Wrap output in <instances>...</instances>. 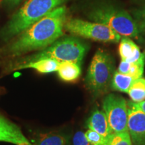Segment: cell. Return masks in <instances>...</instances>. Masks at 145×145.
<instances>
[{
    "label": "cell",
    "mask_w": 145,
    "mask_h": 145,
    "mask_svg": "<svg viewBox=\"0 0 145 145\" xmlns=\"http://www.w3.org/2000/svg\"><path fill=\"white\" fill-rule=\"evenodd\" d=\"M65 7H58L20 34L8 48L13 55L44 49L63 35L66 20Z\"/></svg>",
    "instance_id": "6da1fadb"
},
{
    "label": "cell",
    "mask_w": 145,
    "mask_h": 145,
    "mask_svg": "<svg viewBox=\"0 0 145 145\" xmlns=\"http://www.w3.org/2000/svg\"><path fill=\"white\" fill-rule=\"evenodd\" d=\"M65 1L28 0L10 20L5 30V36L12 37L22 33L36 22L58 8Z\"/></svg>",
    "instance_id": "7a4b0ae2"
},
{
    "label": "cell",
    "mask_w": 145,
    "mask_h": 145,
    "mask_svg": "<svg viewBox=\"0 0 145 145\" xmlns=\"http://www.w3.org/2000/svg\"><path fill=\"white\" fill-rule=\"evenodd\" d=\"M91 20L110 27L123 37L138 39L140 31L135 20L126 11L113 5H101L90 12Z\"/></svg>",
    "instance_id": "3957f363"
},
{
    "label": "cell",
    "mask_w": 145,
    "mask_h": 145,
    "mask_svg": "<svg viewBox=\"0 0 145 145\" xmlns=\"http://www.w3.org/2000/svg\"><path fill=\"white\" fill-rule=\"evenodd\" d=\"M88 46L86 43L75 37L58 39L39 53L27 59L24 63L42 59H52L61 62H72L81 65Z\"/></svg>",
    "instance_id": "277c9868"
},
{
    "label": "cell",
    "mask_w": 145,
    "mask_h": 145,
    "mask_svg": "<svg viewBox=\"0 0 145 145\" xmlns=\"http://www.w3.org/2000/svg\"><path fill=\"white\" fill-rule=\"evenodd\" d=\"M114 69L111 55L102 49L97 50L89 67L85 81L88 89L95 95L106 92L110 88Z\"/></svg>",
    "instance_id": "5b68a950"
},
{
    "label": "cell",
    "mask_w": 145,
    "mask_h": 145,
    "mask_svg": "<svg viewBox=\"0 0 145 145\" xmlns=\"http://www.w3.org/2000/svg\"><path fill=\"white\" fill-rule=\"evenodd\" d=\"M64 28L74 35L103 42H118L122 38L106 25L77 18L66 19Z\"/></svg>",
    "instance_id": "8992f818"
},
{
    "label": "cell",
    "mask_w": 145,
    "mask_h": 145,
    "mask_svg": "<svg viewBox=\"0 0 145 145\" xmlns=\"http://www.w3.org/2000/svg\"><path fill=\"white\" fill-rule=\"evenodd\" d=\"M102 108L112 132L128 131V106L124 97L109 94L103 100Z\"/></svg>",
    "instance_id": "52a82bcc"
},
{
    "label": "cell",
    "mask_w": 145,
    "mask_h": 145,
    "mask_svg": "<svg viewBox=\"0 0 145 145\" xmlns=\"http://www.w3.org/2000/svg\"><path fill=\"white\" fill-rule=\"evenodd\" d=\"M128 131L134 145H145V113L138 103L127 102Z\"/></svg>",
    "instance_id": "ba28073f"
},
{
    "label": "cell",
    "mask_w": 145,
    "mask_h": 145,
    "mask_svg": "<svg viewBox=\"0 0 145 145\" xmlns=\"http://www.w3.org/2000/svg\"><path fill=\"white\" fill-rule=\"evenodd\" d=\"M0 142L16 145H32L24 137L20 128L0 115Z\"/></svg>",
    "instance_id": "9c48e42d"
},
{
    "label": "cell",
    "mask_w": 145,
    "mask_h": 145,
    "mask_svg": "<svg viewBox=\"0 0 145 145\" xmlns=\"http://www.w3.org/2000/svg\"><path fill=\"white\" fill-rule=\"evenodd\" d=\"M88 129L92 130L107 138L112 133L105 112L95 110L86 122Z\"/></svg>",
    "instance_id": "30bf717a"
},
{
    "label": "cell",
    "mask_w": 145,
    "mask_h": 145,
    "mask_svg": "<svg viewBox=\"0 0 145 145\" xmlns=\"http://www.w3.org/2000/svg\"><path fill=\"white\" fill-rule=\"evenodd\" d=\"M145 52H141L140 48L129 37H123L119 44V54L121 60L135 63L140 60Z\"/></svg>",
    "instance_id": "8fae6325"
},
{
    "label": "cell",
    "mask_w": 145,
    "mask_h": 145,
    "mask_svg": "<svg viewBox=\"0 0 145 145\" xmlns=\"http://www.w3.org/2000/svg\"><path fill=\"white\" fill-rule=\"evenodd\" d=\"M60 63L52 59H42L32 62L24 63L17 65L15 70L32 68L42 73H48L57 71Z\"/></svg>",
    "instance_id": "7c38bea8"
},
{
    "label": "cell",
    "mask_w": 145,
    "mask_h": 145,
    "mask_svg": "<svg viewBox=\"0 0 145 145\" xmlns=\"http://www.w3.org/2000/svg\"><path fill=\"white\" fill-rule=\"evenodd\" d=\"M57 72L63 81H73L81 75L80 65L72 62H61Z\"/></svg>",
    "instance_id": "4fadbf2b"
},
{
    "label": "cell",
    "mask_w": 145,
    "mask_h": 145,
    "mask_svg": "<svg viewBox=\"0 0 145 145\" xmlns=\"http://www.w3.org/2000/svg\"><path fill=\"white\" fill-rule=\"evenodd\" d=\"M135 80V78L130 75H125L116 71L114 72L112 79L110 88L113 90L128 93V90Z\"/></svg>",
    "instance_id": "5bb4252c"
},
{
    "label": "cell",
    "mask_w": 145,
    "mask_h": 145,
    "mask_svg": "<svg viewBox=\"0 0 145 145\" xmlns=\"http://www.w3.org/2000/svg\"><path fill=\"white\" fill-rule=\"evenodd\" d=\"M34 145H68V138L55 132L43 134L38 138Z\"/></svg>",
    "instance_id": "9a60e30c"
},
{
    "label": "cell",
    "mask_w": 145,
    "mask_h": 145,
    "mask_svg": "<svg viewBox=\"0 0 145 145\" xmlns=\"http://www.w3.org/2000/svg\"><path fill=\"white\" fill-rule=\"evenodd\" d=\"M132 101L140 103L145 100V79L142 77L135 79L128 93Z\"/></svg>",
    "instance_id": "2e32d148"
},
{
    "label": "cell",
    "mask_w": 145,
    "mask_h": 145,
    "mask_svg": "<svg viewBox=\"0 0 145 145\" xmlns=\"http://www.w3.org/2000/svg\"><path fill=\"white\" fill-rule=\"evenodd\" d=\"M106 145H132L128 131L112 132L106 138Z\"/></svg>",
    "instance_id": "e0dca14e"
},
{
    "label": "cell",
    "mask_w": 145,
    "mask_h": 145,
    "mask_svg": "<svg viewBox=\"0 0 145 145\" xmlns=\"http://www.w3.org/2000/svg\"><path fill=\"white\" fill-rule=\"evenodd\" d=\"M144 65L145 53L138 61L135 63H130L128 75L134 77L135 79L142 77L143 72H144Z\"/></svg>",
    "instance_id": "ac0fdd59"
},
{
    "label": "cell",
    "mask_w": 145,
    "mask_h": 145,
    "mask_svg": "<svg viewBox=\"0 0 145 145\" xmlns=\"http://www.w3.org/2000/svg\"><path fill=\"white\" fill-rule=\"evenodd\" d=\"M85 135L91 145H106V138L97 132L89 129Z\"/></svg>",
    "instance_id": "d6986e66"
},
{
    "label": "cell",
    "mask_w": 145,
    "mask_h": 145,
    "mask_svg": "<svg viewBox=\"0 0 145 145\" xmlns=\"http://www.w3.org/2000/svg\"><path fill=\"white\" fill-rule=\"evenodd\" d=\"M72 143L73 145H91L86 138L85 133L81 131L75 133L72 138Z\"/></svg>",
    "instance_id": "ffe728a7"
},
{
    "label": "cell",
    "mask_w": 145,
    "mask_h": 145,
    "mask_svg": "<svg viewBox=\"0 0 145 145\" xmlns=\"http://www.w3.org/2000/svg\"><path fill=\"white\" fill-rule=\"evenodd\" d=\"M138 104L139 106L140 107L141 110H142V111L145 113V100L141 101L140 103H138Z\"/></svg>",
    "instance_id": "44dd1931"
},
{
    "label": "cell",
    "mask_w": 145,
    "mask_h": 145,
    "mask_svg": "<svg viewBox=\"0 0 145 145\" xmlns=\"http://www.w3.org/2000/svg\"><path fill=\"white\" fill-rule=\"evenodd\" d=\"M8 1L11 3H13V4H18L22 0H8Z\"/></svg>",
    "instance_id": "7402d4cb"
},
{
    "label": "cell",
    "mask_w": 145,
    "mask_h": 145,
    "mask_svg": "<svg viewBox=\"0 0 145 145\" xmlns=\"http://www.w3.org/2000/svg\"><path fill=\"white\" fill-rule=\"evenodd\" d=\"M144 28H145V24H144Z\"/></svg>",
    "instance_id": "603a6c76"
}]
</instances>
